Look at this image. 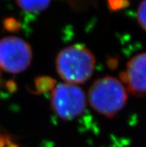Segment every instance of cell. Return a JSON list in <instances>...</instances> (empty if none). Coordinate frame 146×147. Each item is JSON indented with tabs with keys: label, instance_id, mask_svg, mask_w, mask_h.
Wrapping results in <instances>:
<instances>
[{
	"label": "cell",
	"instance_id": "3",
	"mask_svg": "<svg viewBox=\"0 0 146 147\" xmlns=\"http://www.w3.org/2000/svg\"><path fill=\"white\" fill-rule=\"evenodd\" d=\"M86 105L85 93L75 84H60L52 91V111L63 120H72L82 114Z\"/></svg>",
	"mask_w": 146,
	"mask_h": 147
},
{
	"label": "cell",
	"instance_id": "4",
	"mask_svg": "<svg viewBox=\"0 0 146 147\" xmlns=\"http://www.w3.org/2000/svg\"><path fill=\"white\" fill-rule=\"evenodd\" d=\"M32 49L28 42L14 36L0 40V68L17 74L26 70L32 62Z\"/></svg>",
	"mask_w": 146,
	"mask_h": 147
},
{
	"label": "cell",
	"instance_id": "2",
	"mask_svg": "<svg viewBox=\"0 0 146 147\" xmlns=\"http://www.w3.org/2000/svg\"><path fill=\"white\" fill-rule=\"evenodd\" d=\"M127 99V90L122 82L112 76H104L95 81L88 92L91 107L108 118L118 114L125 105Z\"/></svg>",
	"mask_w": 146,
	"mask_h": 147
},
{
	"label": "cell",
	"instance_id": "13",
	"mask_svg": "<svg viewBox=\"0 0 146 147\" xmlns=\"http://www.w3.org/2000/svg\"><path fill=\"white\" fill-rule=\"evenodd\" d=\"M118 65V61L116 58H111L107 61V66L110 68L111 69H116Z\"/></svg>",
	"mask_w": 146,
	"mask_h": 147
},
{
	"label": "cell",
	"instance_id": "11",
	"mask_svg": "<svg viewBox=\"0 0 146 147\" xmlns=\"http://www.w3.org/2000/svg\"><path fill=\"white\" fill-rule=\"evenodd\" d=\"M6 87H7V89L10 92H11V93L15 92L17 89V84H16L13 81H8V82L6 83Z\"/></svg>",
	"mask_w": 146,
	"mask_h": 147
},
{
	"label": "cell",
	"instance_id": "6",
	"mask_svg": "<svg viewBox=\"0 0 146 147\" xmlns=\"http://www.w3.org/2000/svg\"><path fill=\"white\" fill-rule=\"evenodd\" d=\"M18 6L28 13H37L46 10L51 0H16Z\"/></svg>",
	"mask_w": 146,
	"mask_h": 147
},
{
	"label": "cell",
	"instance_id": "14",
	"mask_svg": "<svg viewBox=\"0 0 146 147\" xmlns=\"http://www.w3.org/2000/svg\"><path fill=\"white\" fill-rule=\"evenodd\" d=\"M7 144L6 141V136H3L0 134V147H5Z\"/></svg>",
	"mask_w": 146,
	"mask_h": 147
},
{
	"label": "cell",
	"instance_id": "8",
	"mask_svg": "<svg viewBox=\"0 0 146 147\" xmlns=\"http://www.w3.org/2000/svg\"><path fill=\"white\" fill-rule=\"evenodd\" d=\"M137 20L141 27L146 32V0H143L139 5L137 11Z\"/></svg>",
	"mask_w": 146,
	"mask_h": 147
},
{
	"label": "cell",
	"instance_id": "10",
	"mask_svg": "<svg viewBox=\"0 0 146 147\" xmlns=\"http://www.w3.org/2000/svg\"><path fill=\"white\" fill-rule=\"evenodd\" d=\"M128 0H108V6L111 11H118L128 6Z\"/></svg>",
	"mask_w": 146,
	"mask_h": 147
},
{
	"label": "cell",
	"instance_id": "5",
	"mask_svg": "<svg viewBox=\"0 0 146 147\" xmlns=\"http://www.w3.org/2000/svg\"><path fill=\"white\" fill-rule=\"evenodd\" d=\"M119 77L133 95L143 96L146 94V52L130 60L127 69L121 73Z\"/></svg>",
	"mask_w": 146,
	"mask_h": 147
},
{
	"label": "cell",
	"instance_id": "12",
	"mask_svg": "<svg viewBox=\"0 0 146 147\" xmlns=\"http://www.w3.org/2000/svg\"><path fill=\"white\" fill-rule=\"evenodd\" d=\"M13 138L10 135H6V141H7V147H21L16 143L13 141Z\"/></svg>",
	"mask_w": 146,
	"mask_h": 147
},
{
	"label": "cell",
	"instance_id": "9",
	"mask_svg": "<svg viewBox=\"0 0 146 147\" xmlns=\"http://www.w3.org/2000/svg\"><path fill=\"white\" fill-rule=\"evenodd\" d=\"M3 26L4 28H5L7 32H17L20 29L19 22L17 20H15L14 18H12V17L5 19L3 22Z\"/></svg>",
	"mask_w": 146,
	"mask_h": 147
},
{
	"label": "cell",
	"instance_id": "7",
	"mask_svg": "<svg viewBox=\"0 0 146 147\" xmlns=\"http://www.w3.org/2000/svg\"><path fill=\"white\" fill-rule=\"evenodd\" d=\"M55 80L49 76L37 77L34 80L36 93H46L55 88Z\"/></svg>",
	"mask_w": 146,
	"mask_h": 147
},
{
	"label": "cell",
	"instance_id": "1",
	"mask_svg": "<svg viewBox=\"0 0 146 147\" xmlns=\"http://www.w3.org/2000/svg\"><path fill=\"white\" fill-rule=\"evenodd\" d=\"M57 72L63 80L72 84L84 83L93 74L95 56L89 49L81 45L64 48L56 58Z\"/></svg>",
	"mask_w": 146,
	"mask_h": 147
}]
</instances>
